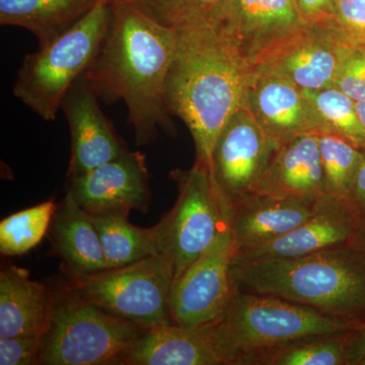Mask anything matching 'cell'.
I'll return each instance as SVG.
<instances>
[{"mask_svg": "<svg viewBox=\"0 0 365 365\" xmlns=\"http://www.w3.org/2000/svg\"><path fill=\"white\" fill-rule=\"evenodd\" d=\"M317 202L254 192L230 203L228 222L237 253L258 248L292 232L313 215Z\"/></svg>", "mask_w": 365, "mask_h": 365, "instance_id": "cell-17", "label": "cell"}, {"mask_svg": "<svg viewBox=\"0 0 365 365\" xmlns=\"http://www.w3.org/2000/svg\"><path fill=\"white\" fill-rule=\"evenodd\" d=\"M98 96L85 76L71 86L63 98L64 113L71 131V157L68 179L96 169L129 151L98 104Z\"/></svg>", "mask_w": 365, "mask_h": 365, "instance_id": "cell-12", "label": "cell"}, {"mask_svg": "<svg viewBox=\"0 0 365 365\" xmlns=\"http://www.w3.org/2000/svg\"><path fill=\"white\" fill-rule=\"evenodd\" d=\"M256 192L309 202L327 195L318 134H302L280 145Z\"/></svg>", "mask_w": 365, "mask_h": 365, "instance_id": "cell-18", "label": "cell"}, {"mask_svg": "<svg viewBox=\"0 0 365 365\" xmlns=\"http://www.w3.org/2000/svg\"><path fill=\"white\" fill-rule=\"evenodd\" d=\"M98 0H0V25L25 29L39 47L56 39L90 13Z\"/></svg>", "mask_w": 365, "mask_h": 365, "instance_id": "cell-22", "label": "cell"}, {"mask_svg": "<svg viewBox=\"0 0 365 365\" xmlns=\"http://www.w3.org/2000/svg\"><path fill=\"white\" fill-rule=\"evenodd\" d=\"M345 201L359 220H365V155Z\"/></svg>", "mask_w": 365, "mask_h": 365, "instance_id": "cell-33", "label": "cell"}, {"mask_svg": "<svg viewBox=\"0 0 365 365\" xmlns=\"http://www.w3.org/2000/svg\"><path fill=\"white\" fill-rule=\"evenodd\" d=\"M318 140L327 192L346 200L364 160L365 150L337 134L319 133Z\"/></svg>", "mask_w": 365, "mask_h": 365, "instance_id": "cell-26", "label": "cell"}, {"mask_svg": "<svg viewBox=\"0 0 365 365\" xmlns=\"http://www.w3.org/2000/svg\"><path fill=\"white\" fill-rule=\"evenodd\" d=\"M247 104L257 121L282 145L302 134H319V125L304 90L279 74L250 71Z\"/></svg>", "mask_w": 365, "mask_h": 365, "instance_id": "cell-14", "label": "cell"}, {"mask_svg": "<svg viewBox=\"0 0 365 365\" xmlns=\"http://www.w3.org/2000/svg\"><path fill=\"white\" fill-rule=\"evenodd\" d=\"M172 262L163 254L93 274L68 272L64 288L118 318L144 329L175 324L170 297Z\"/></svg>", "mask_w": 365, "mask_h": 365, "instance_id": "cell-7", "label": "cell"}, {"mask_svg": "<svg viewBox=\"0 0 365 365\" xmlns=\"http://www.w3.org/2000/svg\"><path fill=\"white\" fill-rule=\"evenodd\" d=\"M334 86L351 98L355 103L365 101L364 46H345Z\"/></svg>", "mask_w": 365, "mask_h": 365, "instance_id": "cell-29", "label": "cell"}, {"mask_svg": "<svg viewBox=\"0 0 365 365\" xmlns=\"http://www.w3.org/2000/svg\"><path fill=\"white\" fill-rule=\"evenodd\" d=\"M42 338H0V365L38 364Z\"/></svg>", "mask_w": 365, "mask_h": 365, "instance_id": "cell-31", "label": "cell"}, {"mask_svg": "<svg viewBox=\"0 0 365 365\" xmlns=\"http://www.w3.org/2000/svg\"><path fill=\"white\" fill-rule=\"evenodd\" d=\"M129 211L118 210L93 215L107 269L123 267L160 254L157 228H141L128 220Z\"/></svg>", "mask_w": 365, "mask_h": 365, "instance_id": "cell-23", "label": "cell"}, {"mask_svg": "<svg viewBox=\"0 0 365 365\" xmlns=\"http://www.w3.org/2000/svg\"><path fill=\"white\" fill-rule=\"evenodd\" d=\"M351 244L365 257V220H359L356 232Z\"/></svg>", "mask_w": 365, "mask_h": 365, "instance_id": "cell-35", "label": "cell"}, {"mask_svg": "<svg viewBox=\"0 0 365 365\" xmlns=\"http://www.w3.org/2000/svg\"><path fill=\"white\" fill-rule=\"evenodd\" d=\"M279 148L247 102L230 118L216 141L211 163V174L228 205L256 192Z\"/></svg>", "mask_w": 365, "mask_h": 365, "instance_id": "cell-11", "label": "cell"}, {"mask_svg": "<svg viewBox=\"0 0 365 365\" xmlns=\"http://www.w3.org/2000/svg\"><path fill=\"white\" fill-rule=\"evenodd\" d=\"M55 294L30 278L25 269L9 266L0 273V338H43L51 322Z\"/></svg>", "mask_w": 365, "mask_h": 365, "instance_id": "cell-19", "label": "cell"}, {"mask_svg": "<svg viewBox=\"0 0 365 365\" xmlns=\"http://www.w3.org/2000/svg\"><path fill=\"white\" fill-rule=\"evenodd\" d=\"M170 178L176 182L178 199L155 228L158 252L172 262L176 280L230 222L228 203L205 163L195 162L191 169L174 170Z\"/></svg>", "mask_w": 365, "mask_h": 365, "instance_id": "cell-8", "label": "cell"}, {"mask_svg": "<svg viewBox=\"0 0 365 365\" xmlns=\"http://www.w3.org/2000/svg\"><path fill=\"white\" fill-rule=\"evenodd\" d=\"M235 292L272 295L365 326V257L352 244L290 259L234 258Z\"/></svg>", "mask_w": 365, "mask_h": 365, "instance_id": "cell-3", "label": "cell"}, {"mask_svg": "<svg viewBox=\"0 0 365 365\" xmlns=\"http://www.w3.org/2000/svg\"><path fill=\"white\" fill-rule=\"evenodd\" d=\"M354 331L294 343L278 352L268 365H348L350 336Z\"/></svg>", "mask_w": 365, "mask_h": 365, "instance_id": "cell-28", "label": "cell"}, {"mask_svg": "<svg viewBox=\"0 0 365 365\" xmlns=\"http://www.w3.org/2000/svg\"><path fill=\"white\" fill-rule=\"evenodd\" d=\"M237 246L228 227L173 283L170 306L174 323L195 327L220 318L234 297L232 265Z\"/></svg>", "mask_w": 365, "mask_h": 365, "instance_id": "cell-9", "label": "cell"}, {"mask_svg": "<svg viewBox=\"0 0 365 365\" xmlns=\"http://www.w3.org/2000/svg\"><path fill=\"white\" fill-rule=\"evenodd\" d=\"M144 330L62 287L55 294L38 364L121 365L125 352Z\"/></svg>", "mask_w": 365, "mask_h": 365, "instance_id": "cell-6", "label": "cell"}, {"mask_svg": "<svg viewBox=\"0 0 365 365\" xmlns=\"http://www.w3.org/2000/svg\"><path fill=\"white\" fill-rule=\"evenodd\" d=\"M356 111L359 113L360 121H361L365 129V101H364V102L356 103Z\"/></svg>", "mask_w": 365, "mask_h": 365, "instance_id": "cell-36", "label": "cell"}, {"mask_svg": "<svg viewBox=\"0 0 365 365\" xmlns=\"http://www.w3.org/2000/svg\"><path fill=\"white\" fill-rule=\"evenodd\" d=\"M111 20L110 0H98L83 20L26 55L16 74L14 97L45 121H54L67 91L97 55Z\"/></svg>", "mask_w": 365, "mask_h": 365, "instance_id": "cell-5", "label": "cell"}, {"mask_svg": "<svg viewBox=\"0 0 365 365\" xmlns=\"http://www.w3.org/2000/svg\"><path fill=\"white\" fill-rule=\"evenodd\" d=\"M69 181V193L91 215L132 209L145 213L150 206V174L140 151H127Z\"/></svg>", "mask_w": 365, "mask_h": 365, "instance_id": "cell-13", "label": "cell"}, {"mask_svg": "<svg viewBox=\"0 0 365 365\" xmlns=\"http://www.w3.org/2000/svg\"><path fill=\"white\" fill-rule=\"evenodd\" d=\"M330 23L346 44L365 47V0H336Z\"/></svg>", "mask_w": 365, "mask_h": 365, "instance_id": "cell-30", "label": "cell"}, {"mask_svg": "<svg viewBox=\"0 0 365 365\" xmlns=\"http://www.w3.org/2000/svg\"><path fill=\"white\" fill-rule=\"evenodd\" d=\"M122 365H230L216 319L195 327L169 324L145 329Z\"/></svg>", "mask_w": 365, "mask_h": 365, "instance_id": "cell-15", "label": "cell"}, {"mask_svg": "<svg viewBox=\"0 0 365 365\" xmlns=\"http://www.w3.org/2000/svg\"><path fill=\"white\" fill-rule=\"evenodd\" d=\"M348 365H365V327L350 336Z\"/></svg>", "mask_w": 365, "mask_h": 365, "instance_id": "cell-34", "label": "cell"}, {"mask_svg": "<svg viewBox=\"0 0 365 365\" xmlns=\"http://www.w3.org/2000/svg\"><path fill=\"white\" fill-rule=\"evenodd\" d=\"M55 251L68 272L93 274L107 270L105 255L93 215L81 208L67 191L51 223Z\"/></svg>", "mask_w": 365, "mask_h": 365, "instance_id": "cell-21", "label": "cell"}, {"mask_svg": "<svg viewBox=\"0 0 365 365\" xmlns=\"http://www.w3.org/2000/svg\"><path fill=\"white\" fill-rule=\"evenodd\" d=\"M346 45L330 21L302 24L254 57L250 71L274 72L304 91L330 88Z\"/></svg>", "mask_w": 365, "mask_h": 365, "instance_id": "cell-10", "label": "cell"}, {"mask_svg": "<svg viewBox=\"0 0 365 365\" xmlns=\"http://www.w3.org/2000/svg\"><path fill=\"white\" fill-rule=\"evenodd\" d=\"M57 206L46 201L7 216L0 222V252L4 256H21L37 247L51 225Z\"/></svg>", "mask_w": 365, "mask_h": 365, "instance_id": "cell-27", "label": "cell"}, {"mask_svg": "<svg viewBox=\"0 0 365 365\" xmlns=\"http://www.w3.org/2000/svg\"><path fill=\"white\" fill-rule=\"evenodd\" d=\"M225 21L249 63L304 24L294 0H230Z\"/></svg>", "mask_w": 365, "mask_h": 365, "instance_id": "cell-20", "label": "cell"}, {"mask_svg": "<svg viewBox=\"0 0 365 365\" xmlns=\"http://www.w3.org/2000/svg\"><path fill=\"white\" fill-rule=\"evenodd\" d=\"M359 218L347 202L330 194L317 202L313 215L299 227L250 251L235 253V258L290 259L351 244Z\"/></svg>", "mask_w": 365, "mask_h": 365, "instance_id": "cell-16", "label": "cell"}, {"mask_svg": "<svg viewBox=\"0 0 365 365\" xmlns=\"http://www.w3.org/2000/svg\"><path fill=\"white\" fill-rule=\"evenodd\" d=\"M176 49L168 73L165 103L188 127L196 162L211 170L218 136L246 104L249 60L225 19L175 30Z\"/></svg>", "mask_w": 365, "mask_h": 365, "instance_id": "cell-2", "label": "cell"}, {"mask_svg": "<svg viewBox=\"0 0 365 365\" xmlns=\"http://www.w3.org/2000/svg\"><path fill=\"white\" fill-rule=\"evenodd\" d=\"M148 19L165 28L179 30L185 26L222 19L227 13L228 0H127Z\"/></svg>", "mask_w": 365, "mask_h": 365, "instance_id": "cell-25", "label": "cell"}, {"mask_svg": "<svg viewBox=\"0 0 365 365\" xmlns=\"http://www.w3.org/2000/svg\"><path fill=\"white\" fill-rule=\"evenodd\" d=\"M216 326L230 365H268L294 343L365 327L292 300L240 292Z\"/></svg>", "mask_w": 365, "mask_h": 365, "instance_id": "cell-4", "label": "cell"}, {"mask_svg": "<svg viewBox=\"0 0 365 365\" xmlns=\"http://www.w3.org/2000/svg\"><path fill=\"white\" fill-rule=\"evenodd\" d=\"M112 20L83 76L100 100L123 102L137 145L160 131L177 134L165 103L177 33L144 16L127 0H110Z\"/></svg>", "mask_w": 365, "mask_h": 365, "instance_id": "cell-1", "label": "cell"}, {"mask_svg": "<svg viewBox=\"0 0 365 365\" xmlns=\"http://www.w3.org/2000/svg\"><path fill=\"white\" fill-rule=\"evenodd\" d=\"M304 91L318 119L319 133L337 134L365 150V129L351 98L335 86Z\"/></svg>", "mask_w": 365, "mask_h": 365, "instance_id": "cell-24", "label": "cell"}, {"mask_svg": "<svg viewBox=\"0 0 365 365\" xmlns=\"http://www.w3.org/2000/svg\"><path fill=\"white\" fill-rule=\"evenodd\" d=\"M304 24H316L332 19L336 0H294Z\"/></svg>", "mask_w": 365, "mask_h": 365, "instance_id": "cell-32", "label": "cell"}]
</instances>
